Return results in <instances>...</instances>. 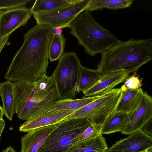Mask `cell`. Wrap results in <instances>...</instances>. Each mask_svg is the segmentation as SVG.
<instances>
[{"label":"cell","mask_w":152,"mask_h":152,"mask_svg":"<svg viewBox=\"0 0 152 152\" xmlns=\"http://www.w3.org/2000/svg\"><path fill=\"white\" fill-rule=\"evenodd\" d=\"M53 30L37 24L24 34L23 43L13 57L5 79L13 83H34L46 74Z\"/></svg>","instance_id":"cell-1"},{"label":"cell","mask_w":152,"mask_h":152,"mask_svg":"<svg viewBox=\"0 0 152 152\" xmlns=\"http://www.w3.org/2000/svg\"><path fill=\"white\" fill-rule=\"evenodd\" d=\"M152 38L119 41L101 53L97 70L100 74L124 70L137 74L152 59Z\"/></svg>","instance_id":"cell-2"},{"label":"cell","mask_w":152,"mask_h":152,"mask_svg":"<svg viewBox=\"0 0 152 152\" xmlns=\"http://www.w3.org/2000/svg\"><path fill=\"white\" fill-rule=\"evenodd\" d=\"M70 33L78 39V44L88 55L94 56L103 52L119 40L98 23L90 12L80 13L69 25Z\"/></svg>","instance_id":"cell-3"},{"label":"cell","mask_w":152,"mask_h":152,"mask_svg":"<svg viewBox=\"0 0 152 152\" xmlns=\"http://www.w3.org/2000/svg\"><path fill=\"white\" fill-rule=\"evenodd\" d=\"M91 124L89 119L79 118L63 120L55 124L37 152H66Z\"/></svg>","instance_id":"cell-4"},{"label":"cell","mask_w":152,"mask_h":152,"mask_svg":"<svg viewBox=\"0 0 152 152\" xmlns=\"http://www.w3.org/2000/svg\"><path fill=\"white\" fill-rule=\"evenodd\" d=\"M81 62L77 54L66 52L59 58L51 76L59 99H73L79 93Z\"/></svg>","instance_id":"cell-5"},{"label":"cell","mask_w":152,"mask_h":152,"mask_svg":"<svg viewBox=\"0 0 152 152\" xmlns=\"http://www.w3.org/2000/svg\"><path fill=\"white\" fill-rule=\"evenodd\" d=\"M13 83L15 113L21 120H26L30 118L39 109L58 99L55 87L46 94L39 96L36 91L34 83Z\"/></svg>","instance_id":"cell-6"},{"label":"cell","mask_w":152,"mask_h":152,"mask_svg":"<svg viewBox=\"0 0 152 152\" xmlns=\"http://www.w3.org/2000/svg\"><path fill=\"white\" fill-rule=\"evenodd\" d=\"M120 88H113L100 97L74 111L63 120L86 118L101 127L107 118L114 112L120 98Z\"/></svg>","instance_id":"cell-7"},{"label":"cell","mask_w":152,"mask_h":152,"mask_svg":"<svg viewBox=\"0 0 152 152\" xmlns=\"http://www.w3.org/2000/svg\"><path fill=\"white\" fill-rule=\"evenodd\" d=\"M91 0H78L67 6L54 10L33 14L39 25L49 26L53 29L68 27L77 15L87 7Z\"/></svg>","instance_id":"cell-8"},{"label":"cell","mask_w":152,"mask_h":152,"mask_svg":"<svg viewBox=\"0 0 152 152\" xmlns=\"http://www.w3.org/2000/svg\"><path fill=\"white\" fill-rule=\"evenodd\" d=\"M152 118V98L146 92H143L135 107L128 115L125 126L121 132L129 135L141 130Z\"/></svg>","instance_id":"cell-9"},{"label":"cell","mask_w":152,"mask_h":152,"mask_svg":"<svg viewBox=\"0 0 152 152\" xmlns=\"http://www.w3.org/2000/svg\"><path fill=\"white\" fill-rule=\"evenodd\" d=\"M33 13L25 6L0 10V37L10 35L16 29L25 25Z\"/></svg>","instance_id":"cell-10"},{"label":"cell","mask_w":152,"mask_h":152,"mask_svg":"<svg viewBox=\"0 0 152 152\" xmlns=\"http://www.w3.org/2000/svg\"><path fill=\"white\" fill-rule=\"evenodd\" d=\"M152 147V137L141 130L117 141L106 152H140Z\"/></svg>","instance_id":"cell-11"},{"label":"cell","mask_w":152,"mask_h":152,"mask_svg":"<svg viewBox=\"0 0 152 152\" xmlns=\"http://www.w3.org/2000/svg\"><path fill=\"white\" fill-rule=\"evenodd\" d=\"M129 75L128 72L124 70L109 72L101 74L94 84L83 93L87 97L102 95L124 82Z\"/></svg>","instance_id":"cell-12"},{"label":"cell","mask_w":152,"mask_h":152,"mask_svg":"<svg viewBox=\"0 0 152 152\" xmlns=\"http://www.w3.org/2000/svg\"><path fill=\"white\" fill-rule=\"evenodd\" d=\"M102 95L83 97L78 99L56 100L39 109L30 118L44 113L63 110L75 111L99 98Z\"/></svg>","instance_id":"cell-13"},{"label":"cell","mask_w":152,"mask_h":152,"mask_svg":"<svg viewBox=\"0 0 152 152\" xmlns=\"http://www.w3.org/2000/svg\"><path fill=\"white\" fill-rule=\"evenodd\" d=\"M74 112L71 110H63L42 114L26 120L20 125L19 130L27 132L38 128L55 124L62 121Z\"/></svg>","instance_id":"cell-14"},{"label":"cell","mask_w":152,"mask_h":152,"mask_svg":"<svg viewBox=\"0 0 152 152\" xmlns=\"http://www.w3.org/2000/svg\"><path fill=\"white\" fill-rule=\"evenodd\" d=\"M55 124L27 132L21 138V147L20 152H37L52 131Z\"/></svg>","instance_id":"cell-15"},{"label":"cell","mask_w":152,"mask_h":152,"mask_svg":"<svg viewBox=\"0 0 152 152\" xmlns=\"http://www.w3.org/2000/svg\"><path fill=\"white\" fill-rule=\"evenodd\" d=\"M120 88L121 91L120 98L113 113L129 114L135 107L144 92L141 88L132 90L123 85Z\"/></svg>","instance_id":"cell-16"},{"label":"cell","mask_w":152,"mask_h":152,"mask_svg":"<svg viewBox=\"0 0 152 152\" xmlns=\"http://www.w3.org/2000/svg\"><path fill=\"white\" fill-rule=\"evenodd\" d=\"M0 96L3 103L4 114L11 121L15 113V96L13 83L7 80L0 83Z\"/></svg>","instance_id":"cell-17"},{"label":"cell","mask_w":152,"mask_h":152,"mask_svg":"<svg viewBox=\"0 0 152 152\" xmlns=\"http://www.w3.org/2000/svg\"><path fill=\"white\" fill-rule=\"evenodd\" d=\"M105 139L100 134L88 140L77 142L66 152H99L108 149Z\"/></svg>","instance_id":"cell-18"},{"label":"cell","mask_w":152,"mask_h":152,"mask_svg":"<svg viewBox=\"0 0 152 152\" xmlns=\"http://www.w3.org/2000/svg\"><path fill=\"white\" fill-rule=\"evenodd\" d=\"M128 115L121 113H112L101 126L100 133L108 134L121 132L125 126Z\"/></svg>","instance_id":"cell-19"},{"label":"cell","mask_w":152,"mask_h":152,"mask_svg":"<svg viewBox=\"0 0 152 152\" xmlns=\"http://www.w3.org/2000/svg\"><path fill=\"white\" fill-rule=\"evenodd\" d=\"M133 2V0H91L85 10L91 12L104 8L114 10L124 9L130 7Z\"/></svg>","instance_id":"cell-20"},{"label":"cell","mask_w":152,"mask_h":152,"mask_svg":"<svg viewBox=\"0 0 152 152\" xmlns=\"http://www.w3.org/2000/svg\"><path fill=\"white\" fill-rule=\"evenodd\" d=\"M78 0H37L31 8L34 14L49 11L64 7Z\"/></svg>","instance_id":"cell-21"},{"label":"cell","mask_w":152,"mask_h":152,"mask_svg":"<svg viewBox=\"0 0 152 152\" xmlns=\"http://www.w3.org/2000/svg\"><path fill=\"white\" fill-rule=\"evenodd\" d=\"M100 75L97 69H92L81 66L79 79V93L90 88L97 80Z\"/></svg>","instance_id":"cell-22"},{"label":"cell","mask_w":152,"mask_h":152,"mask_svg":"<svg viewBox=\"0 0 152 152\" xmlns=\"http://www.w3.org/2000/svg\"><path fill=\"white\" fill-rule=\"evenodd\" d=\"M66 39L62 34L53 32L49 49V59L51 62L58 59L63 54Z\"/></svg>","instance_id":"cell-23"},{"label":"cell","mask_w":152,"mask_h":152,"mask_svg":"<svg viewBox=\"0 0 152 152\" xmlns=\"http://www.w3.org/2000/svg\"><path fill=\"white\" fill-rule=\"evenodd\" d=\"M34 84L36 91L39 96L46 94L54 86L51 76L48 77L46 74L41 76L34 83Z\"/></svg>","instance_id":"cell-24"},{"label":"cell","mask_w":152,"mask_h":152,"mask_svg":"<svg viewBox=\"0 0 152 152\" xmlns=\"http://www.w3.org/2000/svg\"><path fill=\"white\" fill-rule=\"evenodd\" d=\"M100 128V127L91 124L78 136L77 142L88 140L101 134Z\"/></svg>","instance_id":"cell-25"},{"label":"cell","mask_w":152,"mask_h":152,"mask_svg":"<svg viewBox=\"0 0 152 152\" xmlns=\"http://www.w3.org/2000/svg\"><path fill=\"white\" fill-rule=\"evenodd\" d=\"M31 0H0V10H5L25 6Z\"/></svg>","instance_id":"cell-26"},{"label":"cell","mask_w":152,"mask_h":152,"mask_svg":"<svg viewBox=\"0 0 152 152\" xmlns=\"http://www.w3.org/2000/svg\"><path fill=\"white\" fill-rule=\"evenodd\" d=\"M137 74H133L129 76L125 80L123 86L125 88L132 90L141 88L142 86V79L137 76Z\"/></svg>","instance_id":"cell-27"},{"label":"cell","mask_w":152,"mask_h":152,"mask_svg":"<svg viewBox=\"0 0 152 152\" xmlns=\"http://www.w3.org/2000/svg\"><path fill=\"white\" fill-rule=\"evenodd\" d=\"M152 118L148 121L142 127L141 130L146 135L152 137Z\"/></svg>","instance_id":"cell-28"},{"label":"cell","mask_w":152,"mask_h":152,"mask_svg":"<svg viewBox=\"0 0 152 152\" xmlns=\"http://www.w3.org/2000/svg\"><path fill=\"white\" fill-rule=\"evenodd\" d=\"M5 125V121L2 118L0 119V139Z\"/></svg>","instance_id":"cell-29"},{"label":"cell","mask_w":152,"mask_h":152,"mask_svg":"<svg viewBox=\"0 0 152 152\" xmlns=\"http://www.w3.org/2000/svg\"><path fill=\"white\" fill-rule=\"evenodd\" d=\"M2 152H17L11 146L6 148L4 150H2Z\"/></svg>","instance_id":"cell-30"},{"label":"cell","mask_w":152,"mask_h":152,"mask_svg":"<svg viewBox=\"0 0 152 152\" xmlns=\"http://www.w3.org/2000/svg\"><path fill=\"white\" fill-rule=\"evenodd\" d=\"M55 31L54 32L56 34L59 35L61 34L62 32V28H58L55 29Z\"/></svg>","instance_id":"cell-31"},{"label":"cell","mask_w":152,"mask_h":152,"mask_svg":"<svg viewBox=\"0 0 152 152\" xmlns=\"http://www.w3.org/2000/svg\"><path fill=\"white\" fill-rule=\"evenodd\" d=\"M4 114L2 107L0 104V119L3 118V115Z\"/></svg>","instance_id":"cell-32"},{"label":"cell","mask_w":152,"mask_h":152,"mask_svg":"<svg viewBox=\"0 0 152 152\" xmlns=\"http://www.w3.org/2000/svg\"><path fill=\"white\" fill-rule=\"evenodd\" d=\"M140 152H152V147Z\"/></svg>","instance_id":"cell-33"}]
</instances>
